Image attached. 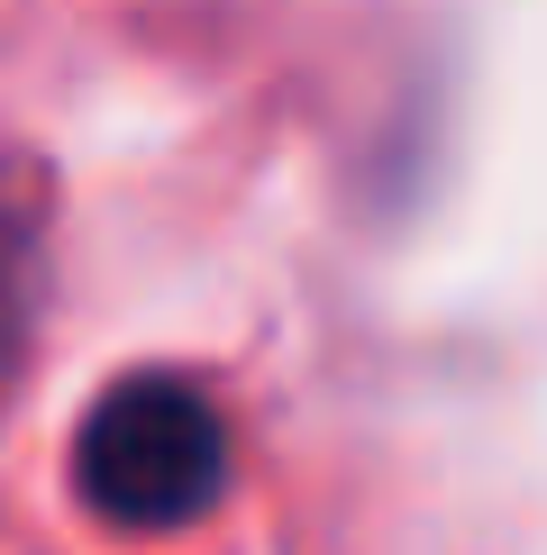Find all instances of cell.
Wrapping results in <instances>:
<instances>
[{"instance_id":"cell-1","label":"cell","mask_w":547,"mask_h":555,"mask_svg":"<svg viewBox=\"0 0 547 555\" xmlns=\"http://www.w3.org/2000/svg\"><path fill=\"white\" fill-rule=\"evenodd\" d=\"M74 492L110 528H182L228 492V428L192 383L128 374L82 410Z\"/></svg>"},{"instance_id":"cell-2","label":"cell","mask_w":547,"mask_h":555,"mask_svg":"<svg viewBox=\"0 0 547 555\" xmlns=\"http://www.w3.org/2000/svg\"><path fill=\"white\" fill-rule=\"evenodd\" d=\"M28 246H37L28 210H18V201L0 192V346L18 337V310H28Z\"/></svg>"}]
</instances>
